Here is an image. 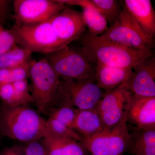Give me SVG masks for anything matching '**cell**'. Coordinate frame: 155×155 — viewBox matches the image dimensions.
Segmentation results:
<instances>
[{
    "mask_svg": "<svg viewBox=\"0 0 155 155\" xmlns=\"http://www.w3.org/2000/svg\"><path fill=\"white\" fill-rule=\"evenodd\" d=\"M155 58L151 56L137 64L125 88L132 94L140 96L155 97Z\"/></svg>",
    "mask_w": 155,
    "mask_h": 155,
    "instance_id": "7c38bea8",
    "label": "cell"
},
{
    "mask_svg": "<svg viewBox=\"0 0 155 155\" xmlns=\"http://www.w3.org/2000/svg\"><path fill=\"white\" fill-rule=\"evenodd\" d=\"M123 7L143 31L154 38L155 12L150 0H125Z\"/></svg>",
    "mask_w": 155,
    "mask_h": 155,
    "instance_id": "5bb4252c",
    "label": "cell"
},
{
    "mask_svg": "<svg viewBox=\"0 0 155 155\" xmlns=\"http://www.w3.org/2000/svg\"><path fill=\"white\" fill-rule=\"evenodd\" d=\"M10 2L8 1L0 0V23L2 25L7 19Z\"/></svg>",
    "mask_w": 155,
    "mask_h": 155,
    "instance_id": "f546056e",
    "label": "cell"
},
{
    "mask_svg": "<svg viewBox=\"0 0 155 155\" xmlns=\"http://www.w3.org/2000/svg\"><path fill=\"white\" fill-rule=\"evenodd\" d=\"M49 21L58 38L66 45L82 37L86 30L82 12L67 7Z\"/></svg>",
    "mask_w": 155,
    "mask_h": 155,
    "instance_id": "8fae6325",
    "label": "cell"
},
{
    "mask_svg": "<svg viewBox=\"0 0 155 155\" xmlns=\"http://www.w3.org/2000/svg\"><path fill=\"white\" fill-rule=\"evenodd\" d=\"M46 131L45 119L27 106L0 108V133L23 142L40 140Z\"/></svg>",
    "mask_w": 155,
    "mask_h": 155,
    "instance_id": "7a4b0ae2",
    "label": "cell"
},
{
    "mask_svg": "<svg viewBox=\"0 0 155 155\" xmlns=\"http://www.w3.org/2000/svg\"><path fill=\"white\" fill-rule=\"evenodd\" d=\"M99 36L127 47L143 51H151L154 42V38L141 29L124 7L116 22Z\"/></svg>",
    "mask_w": 155,
    "mask_h": 155,
    "instance_id": "52a82bcc",
    "label": "cell"
},
{
    "mask_svg": "<svg viewBox=\"0 0 155 155\" xmlns=\"http://www.w3.org/2000/svg\"><path fill=\"white\" fill-rule=\"evenodd\" d=\"M30 67V62L10 69L13 83L27 79V78L29 77Z\"/></svg>",
    "mask_w": 155,
    "mask_h": 155,
    "instance_id": "4316f807",
    "label": "cell"
},
{
    "mask_svg": "<svg viewBox=\"0 0 155 155\" xmlns=\"http://www.w3.org/2000/svg\"><path fill=\"white\" fill-rule=\"evenodd\" d=\"M32 53L29 50L15 46L7 52L0 55V69H11L31 61Z\"/></svg>",
    "mask_w": 155,
    "mask_h": 155,
    "instance_id": "ffe728a7",
    "label": "cell"
},
{
    "mask_svg": "<svg viewBox=\"0 0 155 155\" xmlns=\"http://www.w3.org/2000/svg\"><path fill=\"white\" fill-rule=\"evenodd\" d=\"M129 132L127 151L135 155H155V129L134 127Z\"/></svg>",
    "mask_w": 155,
    "mask_h": 155,
    "instance_id": "ac0fdd59",
    "label": "cell"
},
{
    "mask_svg": "<svg viewBox=\"0 0 155 155\" xmlns=\"http://www.w3.org/2000/svg\"><path fill=\"white\" fill-rule=\"evenodd\" d=\"M95 81V78L61 80L53 107L66 105L79 110L97 108L104 92Z\"/></svg>",
    "mask_w": 155,
    "mask_h": 155,
    "instance_id": "277c9868",
    "label": "cell"
},
{
    "mask_svg": "<svg viewBox=\"0 0 155 155\" xmlns=\"http://www.w3.org/2000/svg\"><path fill=\"white\" fill-rule=\"evenodd\" d=\"M95 71L97 84L106 91L126 83L133 72V68H119L98 63Z\"/></svg>",
    "mask_w": 155,
    "mask_h": 155,
    "instance_id": "9a60e30c",
    "label": "cell"
},
{
    "mask_svg": "<svg viewBox=\"0 0 155 155\" xmlns=\"http://www.w3.org/2000/svg\"><path fill=\"white\" fill-rule=\"evenodd\" d=\"M0 155H12L11 147L7 148L0 152Z\"/></svg>",
    "mask_w": 155,
    "mask_h": 155,
    "instance_id": "d6a6232c",
    "label": "cell"
},
{
    "mask_svg": "<svg viewBox=\"0 0 155 155\" xmlns=\"http://www.w3.org/2000/svg\"><path fill=\"white\" fill-rule=\"evenodd\" d=\"M73 128L84 140L102 130L104 126L97 108L86 110L76 109Z\"/></svg>",
    "mask_w": 155,
    "mask_h": 155,
    "instance_id": "2e32d148",
    "label": "cell"
},
{
    "mask_svg": "<svg viewBox=\"0 0 155 155\" xmlns=\"http://www.w3.org/2000/svg\"><path fill=\"white\" fill-rule=\"evenodd\" d=\"M10 83H13L11 69H0V84Z\"/></svg>",
    "mask_w": 155,
    "mask_h": 155,
    "instance_id": "4dcf8cb0",
    "label": "cell"
},
{
    "mask_svg": "<svg viewBox=\"0 0 155 155\" xmlns=\"http://www.w3.org/2000/svg\"><path fill=\"white\" fill-rule=\"evenodd\" d=\"M131 94L124 84L105 91L97 107L104 129L114 127L127 118V103Z\"/></svg>",
    "mask_w": 155,
    "mask_h": 155,
    "instance_id": "30bf717a",
    "label": "cell"
},
{
    "mask_svg": "<svg viewBox=\"0 0 155 155\" xmlns=\"http://www.w3.org/2000/svg\"><path fill=\"white\" fill-rule=\"evenodd\" d=\"M81 46L80 51L90 63L119 68H133L152 56L150 50L131 48L87 33L81 38Z\"/></svg>",
    "mask_w": 155,
    "mask_h": 155,
    "instance_id": "6da1fadb",
    "label": "cell"
},
{
    "mask_svg": "<svg viewBox=\"0 0 155 155\" xmlns=\"http://www.w3.org/2000/svg\"><path fill=\"white\" fill-rule=\"evenodd\" d=\"M45 59L62 79L85 80L95 78L96 68L80 51L68 46L46 54Z\"/></svg>",
    "mask_w": 155,
    "mask_h": 155,
    "instance_id": "8992f818",
    "label": "cell"
},
{
    "mask_svg": "<svg viewBox=\"0 0 155 155\" xmlns=\"http://www.w3.org/2000/svg\"><path fill=\"white\" fill-rule=\"evenodd\" d=\"M12 83L15 90L14 107L27 106L29 103L33 102L27 79Z\"/></svg>",
    "mask_w": 155,
    "mask_h": 155,
    "instance_id": "cb8c5ba5",
    "label": "cell"
},
{
    "mask_svg": "<svg viewBox=\"0 0 155 155\" xmlns=\"http://www.w3.org/2000/svg\"><path fill=\"white\" fill-rule=\"evenodd\" d=\"M82 9L84 22L88 28L87 34L91 36H99L103 34L108 28L107 21L105 17L94 6Z\"/></svg>",
    "mask_w": 155,
    "mask_h": 155,
    "instance_id": "d6986e66",
    "label": "cell"
},
{
    "mask_svg": "<svg viewBox=\"0 0 155 155\" xmlns=\"http://www.w3.org/2000/svg\"><path fill=\"white\" fill-rule=\"evenodd\" d=\"M12 155H25V147H11Z\"/></svg>",
    "mask_w": 155,
    "mask_h": 155,
    "instance_id": "1f68e13d",
    "label": "cell"
},
{
    "mask_svg": "<svg viewBox=\"0 0 155 155\" xmlns=\"http://www.w3.org/2000/svg\"><path fill=\"white\" fill-rule=\"evenodd\" d=\"M76 110L75 108L70 106H58L50 110V116L73 129Z\"/></svg>",
    "mask_w": 155,
    "mask_h": 155,
    "instance_id": "603a6c76",
    "label": "cell"
},
{
    "mask_svg": "<svg viewBox=\"0 0 155 155\" xmlns=\"http://www.w3.org/2000/svg\"><path fill=\"white\" fill-rule=\"evenodd\" d=\"M59 2L65 5L77 6L81 7L82 8L93 7L90 0H57Z\"/></svg>",
    "mask_w": 155,
    "mask_h": 155,
    "instance_id": "f1b7e54d",
    "label": "cell"
},
{
    "mask_svg": "<svg viewBox=\"0 0 155 155\" xmlns=\"http://www.w3.org/2000/svg\"><path fill=\"white\" fill-rule=\"evenodd\" d=\"M10 30L17 45L32 53L47 54L68 46L58 38L49 20L37 25H15Z\"/></svg>",
    "mask_w": 155,
    "mask_h": 155,
    "instance_id": "5b68a950",
    "label": "cell"
},
{
    "mask_svg": "<svg viewBox=\"0 0 155 155\" xmlns=\"http://www.w3.org/2000/svg\"><path fill=\"white\" fill-rule=\"evenodd\" d=\"M97 11L104 16L110 26L113 25L120 15L122 10L119 2L115 0H90Z\"/></svg>",
    "mask_w": 155,
    "mask_h": 155,
    "instance_id": "7402d4cb",
    "label": "cell"
},
{
    "mask_svg": "<svg viewBox=\"0 0 155 155\" xmlns=\"http://www.w3.org/2000/svg\"><path fill=\"white\" fill-rule=\"evenodd\" d=\"M25 155H48L41 140L28 143L25 147Z\"/></svg>",
    "mask_w": 155,
    "mask_h": 155,
    "instance_id": "83f0119b",
    "label": "cell"
},
{
    "mask_svg": "<svg viewBox=\"0 0 155 155\" xmlns=\"http://www.w3.org/2000/svg\"><path fill=\"white\" fill-rule=\"evenodd\" d=\"M28 78L31 82L30 91L34 102L40 112L48 113L54 107L61 78L45 58L31 61Z\"/></svg>",
    "mask_w": 155,
    "mask_h": 155,
    "instance_id": "3957f363",
    "label": "cell"
},
{
    "mask_svg": "<svg viewBox=\"0 0 155 155\" xmlns=\"http://www.w3.org/2000/svg\"><path fill=\"white\" fill-rule=\"evenodd\" d=\"M45 127L48 132L57 137L83 142V138L75 130L52 117L49 116L45 120Z\"/></svg>",
    "mask_w": 155,
    "mask_h": 155,
    "instance_id": "44dd1931",
    "label": "cell"
},
{
    "mask_svg": "<svg viewBox=\"0 0 155 155\" xmlns=\"http://www.w3.org/2000/svg\"><path fill=\"white\" fill-rule=\"evenodd\" d=\"M17 45L15 37L11 31L4 28L0 23V55L7 52Z\"/></svg>",
    "mask_w": 155,
    "mask_h": 155,
    "instance_id": "d4e9b609",
    "label": "cell"
},
{
    "mask_svg": "<svg viewBox=\"0 0 155 155\" xmlns=\"http://www.w3.org/2000/svg\"><path fill=\"white\" fill-rule=\"evenodd\" d=\"M0 98L5 104L14 107L15 90L13 83L0 84Z\"/></svg>",
    "mask_w": 155,
    "mask_h": 155,
    "instance_id": "484cf974",
    "label": "cell"
},
{
    "mask_svg": "<svg viewBox=\"0 0 155 155\" xmlns=\"http://www.w3.org/2000/svg\"><path fill=\"white\" fill-rule=\"evenodd\" d=\"M127 118L118 125L104 128L83 140L87 151L92 155H123L128 150L129 132Z\"/></svg>",
    "mask_w": 155,
    "mask_h": 155,
    "instance_id": "ba28073f",
    "label": "cell"
},
{
    "mask_svg": "<svg viewBox=\"0 0 155 155\" xmlns=\"http://www.w3.org/2000/svg\"><path fill=\"white\" fill-rule=\"evenodd\" d=\"M41 140L48 155H87V152L81 143L57 137L46 129Z\"/></svg>",
    "mask_w": 155,
    "mask_h": 155,
    "instance_id": "e0dca14e",
    "label": "cell"
},
{
    "mask_svg": "<svg viewBox=\"0 0 155 155\" xmlns=\"http://www.w3.org/2000/svg\"><path fill=\"white\" fill-rule=\"evenodd\" d=\"M13 7L15 25H31L48 21L67 6L57 0H15Z\"/></svg>",
    "mask_w": 155,
    "mask_h": 155,
    "instance_id": "9c48e42d",
    "label": "cell"
},
{
    "mask_svg": "<svg viewBox=\"0 0 155 155\" xmlns=\"http://www.w3.org/2000/svg\"><path fill=\"white\" fill-rule=\"evenodd\" d=\"M127 121L137 128L155 129V97L132 94L127 103Z\"/></svg>",
    "mask_w": 155,
    "mask_h": 155,
    "instance_id": "4fadbf2b",
    "label": "cell"
}]
</instances>
